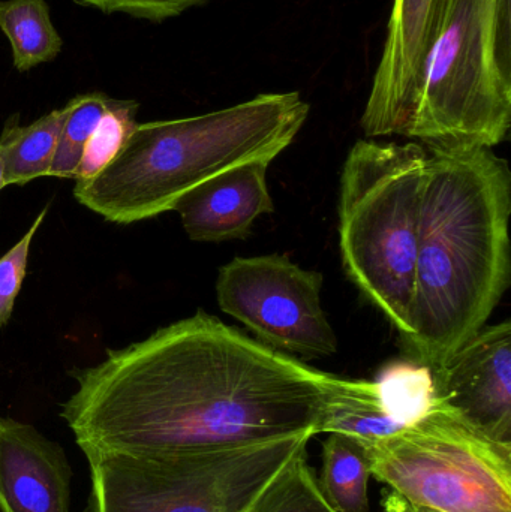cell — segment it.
Returning <instances> with one entry per match:
<instances>
[{
    "label": "cell",
    "instance_id": "cb8c5ba5",
    "mask_svg": "<svg viewBox=\"0 0 511 512\" xmlns=\"http://www.w3.org/2000/svg\"><path fill=\"white\" fill-rule=\"evenodd\" d=\"M3 188H6V183H5V176H3L2 156H0V191H2Z\"/></svg>",
    "mask_w": 511,
    "mask_h": 512
},
{
    "label": "cell",
    "instance_id": "5bb4252c",
    "mask_svg": "<svg viewBox=\"0 0 511 512\" xmlns=\"http://www.w3.org/2000/svg\"><path fill=\"white\" fill-rule=\"evenodd\" d=\"M66 113L68 108L65 105L30 125L21 126L18 116L6 122L0 134V156L6 186H24L50 174Z\"/></svg>",
    "mask_w": 511,
    "mask_h": 512
},
{
    "label": "cell",
    "instance_id": "7a4b0ae2",
    "mask_svg": "<svg viewBox=\"0 0 511 512\" xmlns=\"http://www.w3.org/2000/svg\"><path fill=\"white\" fill-rule=\"evenodd\" d=\"M405 358L438 369L491 318L510 285L509 165L480 146L426 147Z\"/></svg>",
    "mask_w": 511,
    "mask_h": 512
},
{
    "label": "cell",
    "instance_id": "e0dca14e",
    "mask_svg": "<svg viewBox=\"0 0 511 512\" xmlns=\"http://www.w3.org/2000/svg\"><path fill=\"white\" fill-rule=\"evenodd\" d=\"M374 382L387 415L404 429L422 420L434 406L431 370L408 358L387 364Z\"/></svg>",
    "mask_w": 511,
    "mask_h": 512
},
{
    "label": "cell",
    "instance_id": "6da1fadb",
    "mask_svg": "<svg viewBox=\"0 0 511 512\" xmlns=\"http://www.w3.org/2000/svg\"><path fill=\"white\" fill-rule=\"evenodd\" d=\"M60 418L83 453L164 454L315 436L333 376L197 310L74 367Z\"/></svg>",
    "mask_w": 511,
    "mask_h": 512
},
{
    "label": "cell",
    "instance_id": "7402d4cb",
    "mask_svg": "<svg viewBox=\"0 0 511 512\" xmlns=\"http://www.w3.org/2000/svg\"><path fill=\"white\" fill-rule=\"evenodd\" d=\"M83 6H93L105 14H126L140 20L164 21L177 17L188 9L203 5L207 0H75Z\"/></svg>",
    "mask_w": 511,
    "mask_h": 512
},
{
    "label": "cell",
    "instance_id": "44dd1931",
    "mask_svg": "<svg viewBox=\"0 0 511 512\" xmlns=\"http://www.w3.org/2000/svg\"><path fill=\"white\" fill-rule=\"evenodd\" d=\"M50 206H45L29 231L21 237L17 245L12 246L5 255L0 258V327H6L11 321L12 312H14L15 300L20 294L23 286L24 277L27 274V264H29L30 246H32L33 237L41 228L42 222L47 218Z\"/></svg>",
    "mask_w": 511,
    "mask_h": 512
},
{
    "label": "cell",
    "instance_id": "30bf717a",
    "mask_svg": "<svg viewBox=\"0 0 511 512\" xmlns=\"http://www.w3.org/2000/svg\"><path fill=\"white\" fill-rule=\"evenodd\" d=\"M435 2L393 0L383 53L360 120L366 137H404L431 50Z\"/></svg>",
    "mask_w": 511,
    "mask_h": 512
},
{
    "label": "cell",
    "instance_id": "8fae6325",
    "mask_svg": "<svg viewBox=\"0 0 511 512\" xmlns=\"http://www.w3.org/2000/svg\"><path fill=\"white\" fill-rule=\"evenodd\" d=\"M65 450L32 424L0 417V512H69Z\"/></svg>",
    "mask_w": 511,
    "mask_h": 512
},
{
    "label": "cell",
    "instance_id": "603a6c76",
    "mask_svg": "<svg viewBox=\"0 0 511 512\" xmlns=\"http://www.w3.org/2000/svg\"><path fill=\"white\" fill-rule=\"evenodd\" d=\"M381 508H383V512H444L435 510V508L423 507V505L414 504V502L408 501L404 496H401L399 493L393 492V490L390 489H386L383 492Z\"/></svg>",
    "mask_w": 511,
    "mask_h": 512
},
{
    "label": "cell",
    "instance_id": "7c38bea8",
    "mask_svg": "<svg viewBox=\"0 0 511 512\" xmlns=\"http://www.w3.org/2000/svg\"><path fill=\"white\" fill-rule=\"evenodd\" d=\"M270 164L263 159L245 162L186 192L173 210L189 239L201 243L246 239L254 222L275 210L267 186Z\"/></svg>",
    "mask_w": 511,
    "mask_h": 512
},
{
    "label": "cell",
    "instance_id": "9c48e42d",
    "mask_svg": "<svg viewBox=\"0 0 511 512\" xmlns=\"http://www.w3.org/2000/svg\"><path fill=\"white\" fill-rule=\"evenodd\" d=\"M435 399L501 444L511 445V322L482 328L438 369Z\"/></svg>",
    "mask_w": 511,
    "mask_h": 512
},
{
    "label": "cell",
    "instance_id": "ffe728a7",
    "mask_svg": "<svg viewBox=\"0 0 511 512\" xmlns=\"http://www.w3.org/2000/svg\"><path fill=\"white\" fill-rule=\"evenodd\" d=\"M255 512H336L321 492L308 450L282 472Z\"/></svg>",
    "mask_w": 511,
    "mask_h": 512
},
{
    "label": "cell",
    "instance_id": "4fadbf2b",
    "mask_svg": "<svg viewBox=\"0 0 511 512\" xmlns=\"http://www.w3.org/2000/svg\"><path fill=\"white\" fill-rule=\"evenodd\" d=\"M402 429L387 415L374 381H350L333 376L315 436L327 433L369 442L395 435Z\"/></svg>",
    "mask_w": 511,
    "mask_h": 512
},
{
    "label": "cell",
    "instance_id": "9a60e30c",
    "mask_svg": "<svg viewBox=\"0 0 511 512\" xmlns=\"http://www.w3.org/2000/svg\"><path fill=\"white\" fill-rule=\"evenodd\" d=\"M0 30L11 45L17 71L51 62L62 51L63 41L45 0H0Z\"/></svg>",
    "mask_w": 511,
    "mask_h": 512
},
{
    "label": "cell",
    "instance_id": "5b68a950",
    "mask_svg": "<svg viewBox=\"0 0 511 512\" xmlns=\"http://www.w3.org/2000/svg\"><path fill=\"white\" fill-rule=\"evenodd\" d=\"M511 125V0H437L422 89L404 137L498 146Z\"/></svg>",
    "mask_w": 511,
    "mask_h": 512
},
{
    "label": "cell",
    "instance_id": "2e32d148",
    "mask_svg": "<svg viewBox=\"0 0 511 512\" xmlns=\"http://www.w3.org/2000/svg\"><path fill=\"white\" fill-rule=\"evenodd\" d=\"M368 459L360 442L341 435H329L323 442L321 492L336 512H369Z\"/></svg>",
    "mask_w": 511,
    "mask_h": 512
},
{
    "label": "cell",
    "instance_id": "3957f363",
    "mask_svg": "<svg viewBox=\"0 0 511 512\" xmlns=\"http://www.w3.org/2000/svg\"><path fill=\"white\" fill-rule=\"evenodd\" d=\"M309 110L299 92L264 93L213 113L138 123L96 176L75 183V200L111 224L156 218L228 168L272 162L293 143Z\"/></svg>",
    "mask_w": 511,
    "mask_h": 512
},
{
    "label": "cell",
    "instance_id": "277c9868",
    "mask_svg": "<svg viewBox=\"0 0 511 512\" xmlns=\"http://www.w3.org/2000/svg\"><path fill=\"white\" fill-rule=\"evenodd\" d=\"M426 162L420 144L360 140L341 176L342 265L399 337L411 330Z\"/></svg>",
    "mask_w": 511,
    "mask_h": 512
},
{
    "label": "cell",
    "instance_id": "ac0fdd59",
    "mask_svg": "<svg viewBox=\"0 0 511 512\" xmlns=\"http://www.w3.org/2000/svg\"><path fill=\"white\" fill-rule=\"evenodd\" d=\"M108 102L110 98L105 93L92 92L75 96L66 104L68 113L60 131L48 176L74 179L87 141L104 117Z\"/></svg>",
    "mask_w": 511,
    "mask_h": 512
},
{
    "label": "cell",
    "instance_id": "8992f818",
    "mask_svg": "<svg viewBox=\"0 0 511 512\" xmlns=\"http://www.w3.org/2000/svg\"><path fill=\"white\" fill-rule=\"evenodd\" d=\"M312 438L305 432L185 453L86 451V512H255Z\"/></svg>",
    "mask_w": 511,
    "mask_h": 512
},
{
    "label": "cell",
    "instance_id": "d6986e66",
    "mask_svg": "<svg viewBox=\"0 0 511 512\" xmlns=\"http://www.w3.org/2000/svg\"><path fill=\"white\" fill-rule=\"evenodd\" d=\"M137 111L138 104L135 101L110 98L104 117L87 141L80 167L75 173V183L92 179L117 155L120 147L138 125L135 120Z\"/></svg>",
    "mask_w": 511,
    "mask_h": 512
},
{
    "label": "cell",
    "instance_id": "52a82bcc",
    "mask_svg": "<svg viewBox=\"0 0 511 512\" xmlns=\"http://www.w3.org/2000/svg\"><path fill=\"white\" fill-rule=\"evenodd\" d=\"M360 445L372 478L414 504L444 512H511V445L437 399L413 426Z\"/></svg>",
    "mask_w": 511,
    "mask_h": 512
},
{
    "label": "cell",
    "instance_id": "ba28073f",
    "mask_svg": "<svg viewBox=\"0 0 511 512\" xmlns=\"http://www.w3.org/2000/svg\"><path fill=\"white\" fill-rule=\"evenodd\" d=\"M323 274L287 255L234 258L219 268L222 312L245 325L267 348L302 360L338 352V337L321 304Z\"/></svg>",
    "mask_w": 511,
    "mask_h": 512
}]
</instances>
